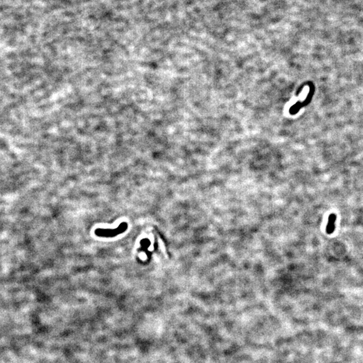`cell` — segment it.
I'll list each match as a JSON object with an SVG mask.
<instances>
[{
  "mask_svg": "<svg viewBox=\"0 0 363 363\" xmlns=\"http://www.w3.org/2000/svg\"><path fill=\"white\" fill-rule=\"evenodd\" d=\"M128 224L127 223L123 222L120 223L118 227L115 229H102L98 228L95 231V234L101 238H114L127 230Z\"/></svg>",
  "mask_w": 363,
  "mask_h": 363,
  "instance_id": "cell-1",
  "label": "cell"
},
{
  "mask_svg": "<svg viewBox=\"0 0 363 363\" xmlns=\"http://www.w3.org/2000/svg\"><path fill=\"white\" fill-rule=\"evenodd\" d=\"M336 220V217L335 215H331L330 216V219H329V224L327 225V231L328 234H331L334 230V222Z\"/></svg>",
  "mask_w": 363,
  "mask_h": 363,
  "instance_id": "cell-2",
  "label": "cell"
}]
</instances>
